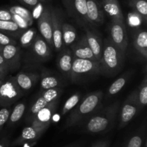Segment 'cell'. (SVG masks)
<instances>
[{
    "label": "cell",
    "instance_id": "obj_10",
    "mask_svg": "<svg viewBox=\"0 0 147 147\" xmlns=\"http://www.w3.org/2000/svg\"><path fill=\"white\" fill-rule=\"evenodd\" d=\"M39 31L40 35L45 40L50 47L53 48V34H52V16L51 7L50 6H45L43 8L41 14L38 18Z\"/></svg>",
    "mask_w": 147,
    "mask_h": 147
},
{
    "label": "cell",
    "instance_id": "obj_37",
    "mask_svg": "<svg viewBox=\"0 0 147 147\" xmlns=\"http://www.w3.org/2000/svg\"><path fill=\"white\" fill-rule=\"evenodd\" d=\"M0 20H12V14L6 9H0Z\"/></svg>",
    "mask_w": 147,
    "mask_h": 147
},
{
    "label": "cell",
    "instance_id": "obj_36",
    "mask_svg": "<svg viewBox=\"0 0 147 147\" xmlns=\"http://www.w3.org/2000/svg\"><path fill=\"white\" fill-rule=\"evenodd\" d=\"M17 45V42L14 39L8 35V34L0 31V45L1 46H5L7 45Z\"/></svg>",
    "mask_w": 147,
    "mask_h": 147
},
{
    "label": "cell",
    "instance_id": "obj_32",
    "mask_svg": "<svg viewBox=\"0 0 147 147\" xmlns=\"http://www.w3.org/2000/svg\"><path fill=\"white\" fill-rule=\"evenodd\" d=\"M8 10L12 14H17V15L24 18V20L28 22V23L30 25L32 23V13L27 9L22 7H20V6H12V7H9Z\"/></svg>",
    "mask_w": 147,
    "mask_h": 147
},
{
    "label": "cell",
    "instance_id": "obj_38",
    "mask_svg": "<svg viewBox=\"0 0 147 147\" xmlns=\"http://www.w3.org/2000/svg\"><path fill=\"white\" fill-rule=\"evenodd\" d=\"M110 146V141L107 139L99 140L93 143L90 147H109Z\"/></svg>",
    "mask_w": 147,
    "mask_h": 147
},
{
    "label": "cell",
    "instance_id": "obj_13",
    "mask_svg": "<svg viewBox=\"0 0 147 147\" xmlns=\"http://www.w3.org/2000/svg\"><path fill=\"white\" fill-rule=\"evenodd\" d=\"M44 133L45 131L42 130L28 125L22 130L20 135L11 143L10 146L14 147L23 144H32L38 141Z\"/></svg>",
    "mask_w": 147,
    "mask_h": 147
},
{
    "label": "cell",
    "instance_id": "obj_19",
    "mask_svg": "<svg viewBox=\"0 0 147 147\" xmlns=\"http://www.w3.org/2000/svg\"><path fill=\"white\" fill-rule=\"evenodd\" d=\"M14 78L18 87L24 92L34 86L39 79V75L37 73L22 71L17 74Z\"/></svg>",
    "mask_w": 147,
    "mask_h": 147
},
{
    "label": "cell",
    "instance_id": "obj_15",
    "mask_svg": "<svg viewBox=\"0 0 147 147\" xmlns=\"http://www.w3.org/2000/svg\"><path fill=\"white\" fill-rule=\"evenodd\" d=\"M1 53L7 62L9 71H14L20 67L21 51L18 46L11 44L3 46Z\"/></svg>",
    "mask_w": 147,
    "mask_h": 147
},
{
    "label": "cell",
    "instance_id": "obj_7",
    "mask_svg": "<svg viewBox=\"0 0 147 147\" xmlns=\"http://www.w3.org/2000/svg\"><path fill=\"white\" fill-rule=\"evenodd\" d=\"M141 111L137 96V89L134 90L128 96L121 110L119 129H122Z\"/></svg>",
    "mask_w": 147,
    "mask_h": 147
},
{
    "label": "cell",
    "instance_id": "obj_16",
    "mask_svg": "<svg viewBox=\"0 0 147 147\" xmlns=\"http://www.w3.org/2000/svg\"><path fill=\"white\" fill-rule=\"evenodd\" d=\"M85 36L89 47L93 52V56L96 58V61L100 63L103 51V40L101 37L95 30H92L88 28H86Z\"/></svg>",
    "mask_w": 147,
    "mask_h": 147
},
{
    "label": "cell",
    "instance_id": "obj_40",
    "mask_svg": "<svg viewBox=\"0 0 147 147\" xmlns=\"http://www.w3.org/2000/svg\"><path fill=\"white\" fill-rule=\"evenodd\" d=\"M22 3L31 7H35L40 3L39 0H20Z\"/></svg>",
    "mask_w": 147,
    "mask_h": 147
},
{
    "label": "cell",
    "instance_id": "obj_18",
    "mask_svg": "<svg viewBox=\"0 0 147 147\" xmlns=\"http://www.w3.org/2000/svg\"><path fill=\"white\" fill-rule=\"evenodd\" d=\"M71 50L73 58L96 61L91 49L88 44L85 35L83 36L77 43L72 46Z\"/></svg>",
    "mask_w": 147,
    "mask_h": 147
},
{
    "label": "cell",
    "instance_id": "obj_39",
    "mask_svg": "<svg viewBox=\"0 0 147 147\" xmlns=\"http://www.w3.org/2000/svg\"><path fill=\"white\" fill-rule=\"evenodd\" d=\"M0 69L4 73H5L6 74H7L9 72V69L8 66H7V62L4 60V57H3L1 53H0Z\"/></svg>",
    "mask_w": 147,
    "mask_h": 147
},
{
    "label": "cell",
    "instance_id": "obj_46",
    "mask_svg": "<svg viewBox=\"0 0 147 147\" xmlns=\"http://www.w3.org/2000/svg\"><path fill=\"white\" fill-rule=\"evenodd\" d=\"M39 1H42V2H44V1H47V0H39Z\"/></svg>",
    "mask_w": 147,
    "mask_h": 147
},
{
    "label": "cell",
    "instance_id": "obj_42",
    "mask_svg": "<svg viewBox=\"0 0 147 147\" xmlns=\"http://www.w3.org/2000/svg\"><path fill=\"white\" fill-rule=\"evenodd\" d=\"M7 75V74H6L5 73H4V72H3L2 71H1V69H0V80L4 81Z\"/></svg>",
    "mask_w": 147,
    "mask_h": 147
},
{
    "label": "cell",
    "instance_id": "obj_14",
    "mask_svg": "<svg viewBox=\"0 0 147 147\" xmlns=\"http://www.w3.org/2000/svg\"><path fill=\"white\" fill-rule=\"evenodd\" d=\"M87 18L90 26H99L104 22L105 13L97 0H86Z\"/></svg>",
    "mask_w": 147,
    "mask_h": 147
},
{
    "label": "cell",
    "instance_id": "obj_11",
    "mask_svg": "<svg viewBox=\"0 0 147 147\" xmlns=\"http://www.w3.org/2000/svg\"><path fill=\"white\" fill-rule=\"evenodd\" d=\"M69 14L84 26L89 25L87 18L86 0H63Z\"/></svg>",
    "mask_w": 147,
    "mask_h": 147
},
{
    "label": "cell",
    "instance_id": "obj_17",
    "mask_svg": "<svg viewBox=\"0 0 147 147\" xmlns=\"http://www.w3.org/2000/svg\"><path fill=\"white\" fill-rule=\"evenodd\" d=\"M30 46L35 57L40 60L45 61L51 56V48L40 35H36Z\"/></svg>",
    "mask_w": 147,
    "mask_h": 147
},
{
    "label": "cell",
    "instance_id": "obj_28",
    "mask_svg": "<svg viewBox=\"0 0 147 147\" xmlns=\"http://www.w3.org/2000/svg\"><path fill=\"white\" fill-rule=\"evenodd\" d=\"M129 6L134 11L139 14L145 22L147 20V1L146 0H130Z\"/></svg>",
    "mask_w": 147,
    "mask_h": 147
},
{
    "label": "cell",
    "instance_id": "obj_30",
    "mask_svg": "<svg viewBox=\"0 0 147 147\" xmlns=\"http://www.w3.org/2000/svg\"><path fill=\"white\" fill-rule=\"evenodd\" d=\"M37 35L35 28L30 27L24 30L20 37V43L22 47H29L32 45Z\"/></svg>",
    "mask_w": 147,
    "mask_h": 147
},
{
    "label": "cell",
    "instance_id": "obj_25",
    "mask_svg": "<svg viewBox=\"0 0 147 147\" xmlns=\"http://www.w3.org/2000/svg\"><path fill=\"white\" fill-rule=\"evenodd\" d=\"M131 73L130 72H126L124 74L119 76L116 81L113 82L110 86L109 87L107 91V95L109 96H113L119 93L122 89L125 86V85L127 83L128 80L130 78Z\"/></svg>",
    "mask_w": 147,
    "mask_h": 147
},
{
    "label": "cell",
    "instance_id": "obj_35",
    "mask_svg": "<svg viewBox=\"0 0 147 147\" xmlns=\"http://www.w3.org/2000/svg\"><path fill=\"white\" fill-rule=\"evenodd\" d=\"M12 21H14L17 24L19 28L22 30H27L30 26V24H29L27 20H25L24 18L20 17V16L17 15V14H12Z\"/></svg>",
    "mask_w": 147,
    "mask_h": 147
},
{
    "label": "cell",
    "instance_id": "obj_31",
    "mask_svg": "<svg viewBox=\"0 0 147 147\" xmlns=\"http://www.w3.org/2000/svg\"><path fill=\"white\" fill-rule=\"evenodd\" d=\"M137 96L139 105L142 110L147 104V76L144 75L143 81L141 83L139 89H137Z\"/></svg>",
    "mask_w": 147,
    "mask_h": 147
},
{
    "label": "cell",
    "instance_id": "obj_26",
    "mask_svg": "<svg viewBox=\"0 0 147 147\" xmlns=\"http://www.w3.org/2000/svg\"><path fill=\"white\" fill-rule=\"evenodd\" d=\"M26 110V105L23 102L17 104L14 107L13 109H11V112H10L9 117L7 120V124L9 126H11L14 124L17 123L18 121L21 120L22 116L24 115V112Z\"/></svg>",
    "mask_w": 147,
    "mask_h": 147
},
{
    "label": "cell",
    "instance_id": "obj_34",
    "mask_svg": "<svg viewBox=\"0 0 147 147\" xmlns=\"http://www.w3.org/2000/svg\"><path fill=\"white\" fill-rule=\"evenodd\" d=\"M11 110V108L10 107H9V108H2L1 109H0V132L2 130L4 125L7 123Z\"/></svg>",
    "mask_w": 147,
    "mask_h": 147
},
{
    "label": "cell",
    "instance_id": "obj_21",
    "mask_svg": "<svg viewBox=\"0 0 147 147\" xmlns=\"http://www.w3.org/2000/svg\"><path fill=\"white\" fill-rule=\"evenodd\" d=\"M73 56L71 50L68 49L62 50L61 53L59 55L57 59V66L60 71L66 77L70 79L71 74L72 64H73Z\"/></svg>",
    "mask_w": 147,
    "mask_h": 147
},
{
    "label": "cell",
    "instance_id": "obj_27",
    "mask_svg": "<svg viewBox=\"0 0 147 147\" xmlns=\"http://www.w3.org/2000/svg\"><path fill=\"white\" fill-rule=\"evenodd\" d=\"M60 84V79L56 76L48 74L43 73L40 82V89L41 90L45 91L53 88L59 87Z\"/></svg>",
    "mask_w": 147,
    "mask_h": 147
},
{
    "label": "cell",
    "instance_id": "obj_22",
    "mask_svg": "<svg viewBox=\"0 0 147 147\" xmlns=\"http://www.w3.org/2000/svg\"><path fill=\"white\" fill-rule=\"evenodd\" d=\"M133 43L137 51L145 59L147 57V32L142 29H137L134 33Z\"/></svg>",
    "mask_w": 147,
    "mask_h": 147
},
{
    "label": "cell",
    "instance_id": "obj_3",
    "mask_svg": "<svg viewBox=\"0 0 147 147\" xmlns=\"http://www.w3.org/2000/svg\"><path fill=\"white\" fill-rule=\"evenodd\" d=\"M124 59L125 52L116 47L110 39H106L100 61V74L107 76H115L121 69Z\"/></svg>",
    "mask_w": 147,
    "mask_h": 147
},
{
    "label": "cell",
    "instance_id": "obj_6",
    "mask_svg": "<svg viewBox=\"0 0 147 147\" xmlns=\"http://www.w3.org/2000/svg\"><path fill=\"white\" fill-rule=\"evenodd\" d=\"M63 92V89L60 87L53 88V89H47V90L42 91L40 96L36 99L34 103L31 105L29 112L27 113V117L25 118V121L27 124L30 122L32 120L34 115L42 108L47 106L48 104L56 99H59L60 96Z\"/></svg>",
    "mask_w": 147,
    "mask_h": 147
},
{
    "label": "cell",
    "instance_id": "obj_45",
    "mask_svg": "<svg viewBox=\"0 0 147 147\" xmlns=\"http://www.w3.org/2000/svg\"><path fill=\"white\" fill-rule=\"evenodd\" d=\"M2 47H3V46H1V45H0V53L1 52V49H2Z\"/></svg>",
    "mask_w": 147,
    "mask_h": 147
},
{
    "label": "cell",
    "instance_id": "obj_20",
    "mask_svg": "<svg viewBox=\"0 0 147 147\" xmlns=\"http://www.w3.org/2000/svg\"><path fill=\"white\" fill-rule=\"evenodd\" d=\"M101 6L104 13L107 14L111 20L124 21V17L119 0H102Z\"/></svg>",
    "mask_w": 147,
    "mask_h": 147
},
{
    "label": "cell",
    "instance_id": "obj_2",
    "mask_svg": "<svg viewBox=\"0 0 147 147\" xmlns=\"http://www.w3.org/2000/svg\"><path fill=\"white\" fill-rule=\"evenodd\" d=\"M103 93L98 90L90 92L84 97L81 101L72 110L70 115L65 124V128L79 125L83 120L93 115L102 107Z\"/></svg>",
    "mask_w": 147,
    "mask_h": 147
},
{
    "label": "cell",
    "instance_id": "obj_5",
    "mask_svg": "<svg viewBox=\"0 0 147 147\" xmlns=\"http://www.w3.org/2000/svg\"><path fill=\"white\" fill-rule=\"evenodd\" d=\"M24 95V92L18 87L13 76L2 81L0 84V106L9 108L18 100Z\"/></svg>",
    "mask_w": 147,
    "mask_h": 147
},
{
    "label": "cell",
    "instance_id": "obj_24",
    "mask_svg": "<svg viewBox=\"0 0 147 147\" xmlns=\"http://www.w3.org/2000/svg\"><path fill=\"white\" fill-rule=\"evenodd\" d=\"M62 37L63 45L65 46L72 45L77 37V32L76 28L70 24L63 22L62 24Z\"/></svg>",
    "mask_w": 147,
    "mask_h": 147
},
{
    "label": "cell",
    "instance_id": "obj_4",
    "mask_svg": "<svg viewBox=\"0 0 147 147\" xmlns=\"http://www.w3.org/2000/svg\"><path fill=\"white\" fill-rule=\"evenodd\" d=\"M100 74V63L97 61L73 58L70 76V79L73 82L77 83Z\"/></svg>",
    "mask_w": 147,
    "mask_h": 147
},
{
    "label": "cell",
    "instance_id": "obj_23",
    "mask_svg": "<svg viewBox=\"0 0 147 147\" xmlns=\"http://www.w3.org/2000/svg\"><path fill=\"white\" fill-rule=\"evenodd\" d=\"M146 139V127H141L129 136L123 147H143L144 143Z\"/></svg>",
    "mask_w": 147,
    "mask_h": 147
},
{
    "label": "cell",
    "instance_id": "obj_44",
    "mask_svg": "<svg viewBox=\"0 0 147 147\" xmlns=\"http://www.w3.org/2000/svg\"><path fill=\"white\" fill-rule=\"evenodd\" d=\"M143 147H147V140L146 139L145 140L144 143V145H143Z\"/></svg>",
    "mask_w": 147,
    "mask_h": 147
},
{
    "label": "cell",
    "instance_id": "obj_1",
    "mask_svg": "<svg viewBox=\"0 0 147 147\" xmlns=\"http://www.w3.org/2000/svg\"><path fill=\"white\" fill-rule=\"evenodd\" d=\"M120 104L116 102L100 108L80 124V131L84 133L100 134L110 131L114 127Z\"/></svg>",
    "mask_w": 147,
    "mask_h": 147
},
{
    "label": "cell",
    "instance_id": "obj_12",
    "mask_svg": "<svg viewBox=\"0 0 147 147\" xmlns=\"http://www.w3.org/2000/svg\"><path fill=\"white\" fill-rule=\"evenodd\" d=\"M51 16L53 48L57 51H60L64 47L62 37L63 17L60 11L57 8H51Z\"/></svg>",
    "mask_w": 147,
    "mask_h": 147
},
{
    "label": "cell",
    "instance_id": "obj_47",
    "mask_svg": "<svg viewBox=\"0 0 147 147\" xmlns=\"http://www.w3.org/2000/svg\"><path fill=\"white\" fill-rule=\"evenodd\" d=\"M1 82H2V81L0 80V84H1Z\"/></svg>",
    "mask_w": 147,
    "mask_h": 147
},
{
    "label": "cell",
    "instance_id": "obj_29",
    "mask_svg": "<svg viewBox=\"0 0 147 147\" xmlns=\"http://www.w3.org/2000/svg\"><path fill=\"white\" fill-rule=\"evenodd\" d=\"M80 99H81V95H80V93H79V92H76V93L71 95V96L65 101L63 108H62V116L66 115L67 112L71 111L73 109H74L76 107V105L79 103V102L80 101Z\"/></svg>",
    "mask_w": 147,
    "mask_h": 147
},
{
    "label": "cell",
    "instance_id": "obj_41",
    "mask_svg": "<svg viewBox=\"0 0 147 147\" xmlns=\"http://www.w3.org/2000/svg\"><path fill=\"white\" fill-rule=\"evenodd\" d=\"M11 141L8 137H4L0 140V147H9Z\"/></svg>",
    "mask_w": 147,
    "mask_h": 147
},
{
    "label": "cell",
    "instance_id": "obj_33",
    "mask_svg": "<svg viewBox=\"0 0 147 147\" xmlns=\"http://www.w3.org/2000/svg\"><path fill=\"white\" fill-rule=\"evenodd\" d=\"M0 31H2L7 34H16L15 33H21L17 24L12 20H0Z\"/></svg>",
    "mask_w": 147,
    "mask_h": 147
},
{
    "label": "cell",
    "instance_id": "obj_8",
    "mask_svg": "<svg viewBox=\"0 0 147 147\" xmlns=\"http://www.w3.org/2000/svg\"><path fill=\"white\" fill-rule=\"evenodd\" d=\"M58 102L59 99H57L50 102L47 106L40 110L34 115L28 125L38 128V129H41L45 132L51 124L53 115L55 113V111L57 110Z\"/></svg>",
    "mask_w": 147,
    "mask_h": 147
},
{
    "label": "cell",
    "instance_id": "obj_9",
    "mask_svg": "<svg viewBox=\"0 0 147 147\" xmlns=\"http://www.w3.org/2000/svg\"><path fill=\"white\" fill-rule=\"evenodd\" d=\"M125 21L119 20H111L110 30L111 41L123 51H126L128 46V37Z\"/></svg>",
    "mask_w": 147,
    "mask_h": 147
},
{
    "label": "cell",
    "instance_id": "obj_43",
    "mask_svg": "<svg viewBox=\"0 0 147 147\" xmlns=\"http://www.w3.org/2000/svg\"><path fill=\"white\" fill-rule=\"evenodd\" d=\"M65 147H80V146L79 145V144H73V145L67 146H65Z\"/></svg>",
    "mask_w": 147,
    "mask_h": 147
}]
</instances>
